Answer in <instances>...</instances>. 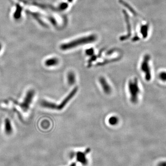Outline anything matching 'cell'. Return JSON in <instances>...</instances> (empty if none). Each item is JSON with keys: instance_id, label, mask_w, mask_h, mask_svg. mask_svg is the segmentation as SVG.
Returning <instances> with one entry per match:
<instances>
[{"instance_id": "9a60e30c", "label": "cell", "mask_w": 166, "mask_h": 166, "mask_svg": "<svg viewBox=\"0 0 166 166\" xmlns=\"http://www.w3.org/2000/svg\"><path fill=\"white\" fill-rule=\"evenodd\" d=\"M85 52H86V55L89 56H92L94 53V49L92 48L87 49Z\"/></svg>"}, {"instance_id": "4fadbf2b", "label": "cell", "mask_w": 166, "mask_h": 166, "mask_svg": "<svg viewBox=\"0 0 166 166\" xmlns=\"http://www.w3.org/2000/svg\"><path fill=\"white\" fill-rule=\"evenodd\" d=\"M159 77L160 79L163 82H166V72H162L159 73Z\"/></svg>"}, {"instance_id": "5bb4252c", "label": "cell", "mask_w": 166, "mask_h": 166, "mask_svg": "<svg viewBox=\"0 0 166 166\" xmlns=\"http://www.w3.org/2000/svg\"><path fill=\"white\" fill-rule=\"evenodd\" d=\"M68 3H65V2H63V3H61V4L59 6V9L61 10H66V8H68Z\"/></svg>"}, {"instance_id": "e0dca14e", "label": "cell", "mask_w": 166, "mask_h": 166, "mask_svg": "<svg viewBox=\"0 0 166 166\" xmlns=\"http://www.w3.org/2000/svg\"><path fill=\"white\" fill-rule=\"evenodd\" d=\"M69 166H76V163H72Z\"/></svg>"}, {"instance_id": "7a4b0ae2", "label": "cell", "mask_w": 166, "mask_h": 166, "mask_svg": "<svg viewBox=\"0 0 166 166\" xmlns=\"http://www.w3.org/2000/svg\"><path fill=\"white\" fill-rule=\"evenodd\" d=\"M129 92L130 95V100L133 103H136L139 100L140 92L138 80L137 78L130 80L128 85Z\"/></svg>"}, {"instance_id": "8fae6325", "label": "cell", "mask_w": 166, "mask_h": 166, "mask_svg": "<svg viewBox=\"0 0 166 166\" xmlns=\"http://www.w3.org/2000/svg\"><path fill=\"white\" fill-rule=\"evenodd\" d=\"M68 81L69 85H72L75 83V75L74 73L72 72H70L68 74Z\"/></svg>"}, {"instance_id": "ba28073f", "label": "cell", "mask_w": 166, "mask_h": 166, "mask_svg": "<svg viewBox=\"0 0 166 166\" xmlns=\"http://www.w3.org/2000/svg\"><path fill=\"white\" fill-rule=\"evenodd\" d=\"M41 105L44 108L47 109H56L57 110L58 105L55 103H53L49 101L46 100H42L40 102Z\"/></svg>"}, {"instance_id": "d6986e66", "label": "cell", "mask_w": 166, "mask_h": 166, "mask_svg": "<svg viewBox=\"0 0 166 166\" xmlns=\"http://www.w3.org/2000/svg\"><path fill=\"white\" fill-rule=\"evenodd\" d=\"M1 46L0 45V51H1Z\"/></svg>"}, {"instance_id": "30bf717a", "label": "cell", "mask_w": 166, "mask_h": 166, "mask_svg": "<svg viewBox=\"0 0 166 166\" xmlns=\"http://www.w3.org/2000/svg\"><path fill=\"white\" fill-rule=\"evenodd\" d=\"M59 60L56 58H51L46 60L45 62V65L48 67L55 66L58 64Z\"/></svg>"}, {"instance_id": "ac0fdd59", "label": "cell", "mask_w": 166, "mask_h": 166, "mask_svg": "<svg viewBox=\"0 0 166 166\" xmlns=\"http://www.w3.org/2000/svg\"><path fill=\"white\" fill-rule=\"evenodd\" d=\"M68 1H69V2H72V1H73V0H68Z\"/></svg>"}, {"instance_id": "2e32d148", "label": "cell", "mask_w": 166, "mask_h": 166, "mask_svg": "<svg viewBox=\"0 0 166 166\" xmlns=\"http://www.w3.org/2000/svg\"><path fill=\"white\" fill-rule=\"evenodd\" d=\"M157 166H166V161L160 162L157 165Z\"/></svg>"}, {"instance_id": "6da1fadb", "label": "cell", "mask_w": 166, "mask_h": 166, "mask_svg": "<svg viewBox=\"0 0 166 166\" xmlns=\"http://www.w3.org/2000/svg\"><path fill=\"white\" fill-rule=\"evenodd\" d=\"M96 39L97 37L96 35H89L85 37L79 38L75 40H72V41L62 44L60 46V49L62 51H68L83 45L91 44L95 42Z\"/></svg>"}, {"instance_id": "5b68a950", "label": "cell", "mask_w": 166, "mask_h": 166, "mask_svg": "<svg viewBox=\"0 0 166 166\" xmlns=\"http://www.w3.org/2000/svg\"><path fill=\"white\" fill-rule=\"evenodd\" d=\"M91 151L89 148L86 149L85 152L78 151L76 154V158L77 162L80 163L82 165L85 166L88 164V160L86 158V155Z\"/></svg>"}, {"instance_id": "3957f363", "label": "cell", "mask_w": 166, "mask_h": 166, "mask_svg": "<svg viewBox=\"0 0 166 166\" xmlns=\"http://www.w3.org/2000/svg\"><path fill=\"white\" fill-rule=\"evenodd\" d=\"M150 56L146 55L143 57V60L141 64V71L144 73L145 78L147 81H150L151 79V70L149 62L150 61Z\"/></svg>"}, {"instance_id": "7c38bea8", "label": "cell", "mask_w": 166, "mask_h": 166, "mask_svg": "<svg viewBox=\"0 0 166 166\" xmlns=\"http://www.w3.org/2000/svg\"><path fill=\"white\" fill-rule=\"evenodd\" d=\"M118 122H119L118 118L115 116L110 117L109 120V123L112 126H115V125H117L118 123Z\"/></svg>"}, {"instance_id": "8992f818", "label": "cell", "mask_w": 166, "mask_h": 166, "mask_svg": "<svg viewBox=\"0 0 166 166\" xmlns=\"http://www.w3.org/2000/svg\"><path fill=\"white\" fill-rule=\"evenodd\" d=\"M78 91V87H75L71 91V92L67 96L66 98L63 100L62 102H61V104L60 105H58L57 110H61L64 108L66 104H68L69 101L75 96Z\"/></svg>"}, {"instance_id": "9c48e42d", "label": "cell", "mask_w": 166, "mask_h": 166, "mask_svg": "<svg viewBox=\"0 0 166 166\" xmlns=\"http://www.w3.org/2000/svg\"><path fill=\"white\" fill-rule=\"evenodd\" d=\"M5 132L7 135H10L13 133V127L10 120L8 118L5 120Z\"/></svg>"}, {"instance_id": "277c9868", "label": "cell", "mask_w": 166, "mask_h": 166, "mask_svg": "<svg viewBox=\"0 0 166 166\" xmlns=\"http://www.w3.org/2000/svg\"><path fill=\"white\" fill-rule=\"evenodd\" d=\"M35 94V92L33 89H30L27 92L24 100L20 104L21 109H22L24 112H26L29 109L33 98L34 97Z\"/></svg>"}, {"instance_id": "52a82bcc", "label": "cell", "mask_w": 166, "mask_h": 166, "mask_svg": "<svg viewBox=\"0 0 166 166\" xmlns=\"http://www.w3.org/2000/svg\"><path fill=\"white\" fill-rule=\"evenodd\" d=\"M99 80L104 92L107 94H110L111 92V87L105 79L104 77H100Z\"/></svg>"}]
</instances>
